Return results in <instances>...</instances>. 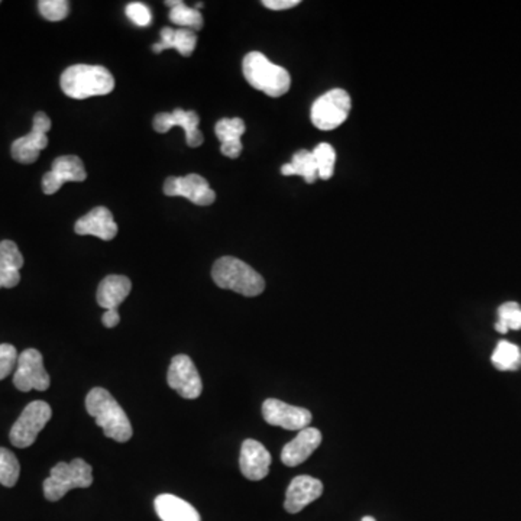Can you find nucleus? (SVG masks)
I'll return each mask as SVG.
<instances>
[{
    "label": "nucleus",
    "mask_w": 521,
    "mask_h": 521,
    "mask_svg": "<svg viewBox=\"0 0 521 521\" xmlns=\"http://www.w3.org/2000/svg\"><path fill=\"white\" fill-rule=\"evenodd\" d=\"M86 410L94 417L99 428L103 429L105 436L117 442L125 443L131 440L134 430L131 421L119 403L105 388L96 386L87 394Z\"/></svg>",
    "instance_id": "f257e3e1"
},
{
    "label": "nucleus",
    "mask_w": 521,
    "mask_h": 521,
    "mask_svg": "<svg viewBox=\"0 0 521 521\" xmlns=\"http://www.w3.org/2000/svg\"><path fill=\"white\" fill-rule=\"evenodd\" d=\"M60 84L65 96L84 100L112 93L115 79L112 73L101 65H75L63 73Z\"/></svg>",
    "instance_id": "f03ea898"
},
{
    "label": "nucleus",
    "mask_w": 521,
    "mask_h": 521,
    "mask_svg": "<svg viewBox=\"0 0 521 521\" xmlns=\"http://www.w3.org/2000/svg\"><path fill=\"white\" fill-rule=\"evenodd\" d=\"M212 278L219 289L232 290L245 297H256L265 290L264 278L252 266L233 256H223L214 263Z\"/></svg>",
    "instance_id": "7ed1b4c3"
},
{
    "label": "nucleus",
    "mask_w": 521,
    "mask_h": 521,
    "mask_svg": "<svg viewBox=\"0 0 521 521\" xmlns=\"http://www.w3.org/2000/svg\"><path fill=\"white\" fill-rule=\"evenodd\" d=\"M242 70L247 82L270 98L284 96L291 86L290 73L282 65L271 63L258 51H252L245 56Z\"/></svg>",
    "instance_id": "20e7f679"
},
{
    "label": "nucleus",
    "mask_w": 521,
    "mask_h": 521,
    "mask_svg": "<svg viewBox=\"0 0 521 521\" xmlns=\"http://www.w3.org/2000/svg\"><path fill=\"white\" fill-rule=\"evenodd\" d=\"M93 484V469L84 459L58 462L44 481V495L48 501H60L74 488H89Z\"/></svg>",
    "instance_id": "39448f33"
},
{
    "label": "nucleus",
    "mask_w": 521,
    "mask_h": 521,
    "mask_svg": "<svg viewBox=\"0 0 521 521\" xmlns=\"http://www.w3.org/2000/svg\"><path fill=\"white\" fill-rule=\"evenodd\" d=\"M351 112V98L345 91L334 89L320 96L311 106V122L320 131L339 128Z\"/></svg>",
    "instance_id": "423d86ee"
},
{
    "label": "nucleus",
    "mask_w": 521,
    "mask_h": 521,
    "mask_svg": "<svg viewBox=\"0 0 521 521\" xmlns=\"http://www.w3.org/2000/svg\"><path fill=\"white\" fill-rule=\"evenodd\" d=\"M51 416H53V410L48 403L41 402V400L30 403L23 409L22 414L19 416L15 424L12 426L11 433H9L12 445L21 449L34 445L39 431L51 421Z\"/></svg>",
    "instance_id": "0eeeda50"
},
{
    "label": "nucleus",
    "mask_w": 521,
    "mask_h": 521,
    "mask_svg": "<svg viewBox=\"0 0 521 521\" xmlns=\"http://www.w3.org/2000/svg\"><path fill=\"white\" fill-rule=\"evenodd\" d=\"M13 386L19 391H47L51 386V378L44 367L42 355L37 349H27L18 358Z\"/></svg>",
    "instance_id": "6e6552de"
},
{
    "label": "nucleus",
    "mask_w": 521,
    "mask_h": 521,
    "mask_svg": "<svg viewBox=\"0 0 521 521\" xmlns=\"http://www.w3.org/2000/svg\"><path fill=\"white\" fill-rule=\"evenodd\" d=\"M51 129V119L44 112L34 117L32 131L28 135L18 138L12 143V157L21 164H34L39 152L48 145L47 132Z\"/></svg>",
    "instance_id": "1a4fd4ad"
},
{
    "label": "nucleus",
    "mask_w": 521,
    "mask_h": 521,
    "mask_svg": "<svg viewBox=\"0 0 521 521\" xmlns=\"http://www.w3.org/2000/svg\"><path fill=\"white\" fill-rule=\"evenodd\" d=\"M169 386L180 394L186 400H195L203 391L202 378L192 358L187 355H177L171 360L167 374Z\"/></svg>",
    "instance_id": "9d476101"
},
{
    "label": "nucleus",
    "mask_w": 521,
    "mask_h": 521,
    "mask_svg": "<svg viewBox=\"0 0 521 521\" xmlns=\"http://www.w3.org/2000/svg\"><path fill=\"white\" fill-rule=\"evenodd\" d=\"M264 421L271 426L285 429V430H303L311 423V412L303 407H296L287 403L268 398L263 404Z\"/></svg>",
    "instance_id": "9b49d317"
},
{
    "label": "nucleus",
    "mask_w": 521,
    "mask_h": 521,
    "mask_svg": "<svg viewBox=\"0 0 521 521\" xmlns=\"http://www.w3.org/2000/svg\"><path fill=\"white\" fill-rule=\"evenodd\" d=\"M164 193L171 197H186L197 206H211L216 193L199 174L186 177H169L164 184Z\"/></svg>",
    "instance_id": "f8f14e48"
},
{
    "label": "nucleus",
    "mask_w": 521,
    "mask_h": 521,
    "mask_svg": "<svg viewBox=\"0 0 521 521\" xmlns=\"http://www.w3.org/2000/svg\"><path fill=\"white\" fill-rule=\"evenodd\" d=\"M87 173L82 160L75 155H63L54 160L53 169L42 177V190L51 195L58 192L65 183L86 180Z\"/></svg>",
    "instance_id": "ddd939ff"
},
{
    "label": "nucleus",
    "mask_w": 521,
    "mask_h": 521,
    "mask_svg": "<svg viewBox=\"0 0 521 521\" xmlns=\"http://www.w3.org/2000/svg\"><path fill=\"white\" fill-rule=\"evenodd\" d=\"M200 117L193 110L176 109L171 113H158L154 117V129L158 134H165L174 126H180L186 132L188 147H200L203 143V134L199 129Z\"/></svg>",
    "instance_id": "4468645a"
},
{
    "label": "nucleus",
    "mask_w": 521,
    "mask_h": 521,
    "mask_svg": "<svg viewBox=\"0 0 521 521\" xmlns=\"http://www.w3.org/2000/svg\"><path fill=\"white\" fill-rule=\"evenodd\" d=\"M271 455L263 443L247 439L240 447L239 466L249 481H261L270 473Z\"/></svg>",
    "instance_id": "2eb2a0df"
},
{
    "label": "nucleus",
    "mask_w": 521,
    "mask_h": 521,
    "mask_svg": "<svg viewBox=\"0 0 521 521\" xmlns=\"http://www.w3.org/2000/svg\"><path fill=\"white\" fill-rule=\"evenodd\" d=\"M322 494L323 484L319 480L308 475L296 476L287 488L284 508L290 514L300 513Z\"/></svg>",
    "instance_id": "dca6fc26"
},
{
    "label": "nucleus",
    "mask_w": 521,
    "mask_h": 521,
    "mask_svg": "<svg viewBox=\"0 0 521 521\" xmlns=\"http://www.w3.org/2000/svg\"><path fill=\"white\" fill-rule=\"evenodd\" d=\"M74 230L82 237L91 235L101 240H112L117 235V225L113 221L112 212L100 206L75 221Z\"/></svg>",
    "instance_id": "f3484780"
},
{
    "label": "nucleus",
    "mask_w": 521,
    "mask_h": 521,
    "mask_svg": "<svg viewBox=\"0 0 521 521\" xmlns=\"http://www.w3.org/2000/svg\"><path fill=\"white\" fill-rule=\"evenodd\" d=\"M322 443V433L315 428H306L291 442L282 447V461L284 465L294 468L308 461Z\"/></svg>",
    "instance_id": "a211bd4d"
},
{
    "label": "nucleus",
    "mask_w": 521,
    "mask_h": 521,
    "mask_svg": "<svg viewBox=\"0 0 521 521\" xmlns=\"http://www.w3.org/2000/svg\"><path fill=\"white\" fill-rule=\"evenodd\" d=\"M154 507L161 521H202L192 504L173 494L158 495Z\"/></svg>",
    "instance_id": "6ab92c4d"
},
{
    "label": "nucleus",
    "mask_w": 521,
    "mask_h": 521,
    "mask_svg": "<svg viewBox=\"0 0 521 521\" xmlns=\"http://www.w3.org/2000/svg\"><path fill=\"white\" fill-rule=\"evenodd\" d=\"M132 290V282L125 275H109L99 284L98 304L106 310H117L126 300Z\"/></svg>",
    "instance_id": "aec40b11"
},
{
    "label": "nucleus",
    "mask_w": 521,
    "mask_h": 521,
    "mask_svg": "<svg viewBox=\"0 0 521 521\" xmlns=\"http://www.w3.org/2000/svg\"><path fill=\"white\" fill-rule=\"evenodd\" d=\"M245 122L239 117L221 119L216 124V136L221 141V154L229 158H238L242 152L240 138L245 134Z\"/></svg>",
    "instance_id": "412c9836"
},
{
    "label": "nucleus",
    "mask_w": 521,
    "mask_h": 521,
    "mask_svg": "<svg viewBox=\"0 0 521 521\" xmlns=\"http://www.w3.org/2000/svg\"><path fill=\"white\" fill-rule=\"evenodd\" d=\"M197 47V37L192 30H173V28H162L161 41L152 46V51L160 54L164 49L174 48L183 56H190Z\"/></svg>",
    "instance_id": "4be33fe9"
},
{
    "label": "nucleus",
    "mask_w": 521,
    "mask_h": 521,
    "mask_svg": "<svg viewBox=\"0 0 521 521\" xmlns=\"http://www.w3.org/2000/svg\"><path fill=\"white\" fill-rule=\"evenodd\" d=\"M282 176H301L306 183H315L317 178V167L311 151L301 150L293 155L290 164L282 167Z\"/></svg>",
    "instance_id": "5701e85b"
},
{
    "label": "nucleus",
    "mask_w": 521,
    "mask_h": 521,
    "mask_svg": "<svg viewBox=\"0 0 521 521\" xmlns=\"http://www.w3.org/2000/svg\"><path fill=\"white\" fill-rule=\"evenodd\" d=\"M491 360L499 371H517L521 367L520 348L510 342H499V345L495 346Z\"/></svg>",
    "instance_id": "b1692460"
},
{
    "label": "nucleus",
    "mask_w": 521,
    "mask_h": 521,
    "mask_svg": "<svg viewBox=\"0 0 521 521\" xmlns=\"http://www.w3.org/2000/svg\"><path fill=\"white\" fill-rule=\"evenodd\" d=\"M21 473V465L15 454L6 447H0V484L4 487H15Z\"/></svg>",
    "instance_id": "393cba45"
},
{
    "label": "nucleus",
    "mask_w": 521,
    "mask_h": 521,
    "mask_svg": "<svg viewBox=\"0 0 521 521\" xmlns=\"http://www.w3.org/2000/svg\"><path fill=\"white\" fill-rule=\"evenodd\" d=\"M315 158L316 167H317V177L322 180H329L334 176V162H336V152L329 143H322L311 151Z\"/></svg>",
    "instance_id": "a878e982"
},
{
    "label": "nucleus",
    "mask_w": 521,
    "mask_h": 521,
    "mask_svg": "<svg viewBox=\"0 0 521 521\" xmlns=\"http://www.w3.org/2000/svg\"><path fill=\"white\" fill-rule=\"evenodd\" d=\"M521 329V306L514 301L504 303L499 308V320L495 323V330L499 334H507L508 330Z\"/></svg>",
    "instance_id": "bb28decb"
},
{
    "label": "nucleus",
    "mask_w": 521,
    "mask_h": 521,
    "mask_svg": "<svg viewBox=\"0 0 521 521\" xmlns=\"http://www.w3.org/2000/svg\"><path fill=\"white\" fill-rule=\"evenodd\" d=\"M169 21L178 27L190 28L192 30H199L203 28V15L197 9L188 8L181 2L169 11Z\"/></svg>",
    "instance_id": "cd10ccee"
},
{
    "label": "nucleus",
    "mask_w": 521,
    "mask_h": 521,
    "mask_svg": "<svg viewBox=\"0 0 521 521\" xmlns=\"http://www.w3.org/2000/svg\"><path fill=\"white\" fill-rule=\"evenodd\" d=\"M38 9H39L42 18H46L51 22H58V21L67 18L70 4L65 0H41V2H38Z\"/></svg>",
    "instance_id": "c85d7f7f"
},
{
    "label": "nucleus",
    "mask_w": 521,
    "mask_h": 521,
    "mask_svg": "<svg viewBox=\"0 0 521 521\" xmlns=\"http://www.w3.org/2000/svg\"><path fill=\"white\" fill-rule=\"evenodd\" d=\"M0 266L16 271H21L22 268L23 256L13 240H2L0 242Z\"/></svg>",
    "instance_id": "c756f323"
},
{
    "label": "nucleus",
    "mask_w": 521,
    "mask_h": 521,
    "mask_svg": "<svg viewBox=\"0 0 521 521\" xmlns=\"http://www.w3.org/2000/svg\"><path fill=\"white\" fill-rule=\"evenodd\" d=\"M125 13L128 16L129 21L135 23L136 27L147 28L152 23V13L147 4L141 2H132L125 9Z\"/></svg>",
    "instance_id": "7c9ffc66"
},
{
    "label": "nucleus",
    "mask_w": 521,
    "mask_h": 521,
    "mask_svg": "<svg viewBox=\"0 0 521 521\" xmlns=\"http://www.w3.org/2000/svg\"><path fill=\"white\" fill-rule=\"evenodd\" d=\"M18 351L9 343L0 345V381L12 374L13 368L18 364Z\"/></svg>",
    "instance_id": "2f4dec72"
},
{
    "label": "nucleus",
    "mask_w": 521,
    "mask_h": 521,
    "mask_svg": "<svg viewBox=\"0 0 521 521\" xmlns=\"http://www.w3.org/2000/svg\"><path fill=\"white\" fill-rule=\"evenodd\" d=\"M21 282L19 271L0 266V289H13Z\"/></svg>",
    "instance_id": "473e14b6"
},
{
    "label": "nucleus",
    "mask_w": 521,
    "mask_h": 521,
    "mask_svg": "<svg viewBox=\"0 0 521 521\" xmlns=\"http://www.w3.org/2000/svg\"><path fill=\"white\" fill-rule=\"evenodd\" d=\"M263 4L271 11H287L300 4V2L299 0H264Z\"/></svg>",
    "instance_id": "72a5a7b5"
},
{
    "label": "nucleus",
    "mask_w": 521,
    "mask_h": 521,
    "mask_svg": "<svg viewBox=\"0 0 521 521\" xmlns=\"http://www.w3.org/2000/svg\"><path fill=\"white\" fill-rule=\"evenodd\" d=\"M101 322L105 325L108 329H112V327H117L120 322L119 311L117 310H106L105 315L101 317Z\"/></svg>",
    "instance_id": "f704fd0d"
},
{
    "label": "nucleus",
    "mask_w": 521,
    "mask_h": 521,
    "mask_svg": "<svg viewBox=\"0 0 521 521\" xmlns=\"http://www.w3.org/2000/svg\"><path fill=\"white\" fill-rule=\"evenodd\" d=\"M180 4L181 0H169V2H165V4H167V6H169V8H174V6H177V4Z\"/></svg>",
    "instance_id": "c9c22d12"
},
{
    "label": "nucleus",
    "mask_w": 521,
    "mask_h": 521,
    "mask_svg": "<svg viewBox=\"0 0 521 521\" xmlns=\"http://www.w3.org/2000/svg\"><path fill=\"white\" fill-rule=\"evenodd\" d=\"M362 521H375V518H372V517H364V518H362Z\"/></svg>",
    "instance_id": "e433bc0d"
}]
</instances>
